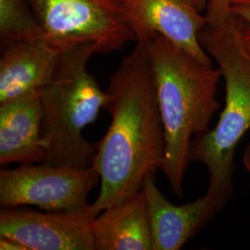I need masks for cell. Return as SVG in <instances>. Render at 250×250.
<instances>
[{"mask_svg": "<svg viewBox=\"0 0 250 250\" xmlns=\"http://www.w3.org/2000/svg\"><path fill=\"white\" fill-rule=\"evenodd\" d=\"M105 109L111 123L97 143L93 167L99 173V196L92 205L98 215L137 195L150 174L161 170L165 137L151 64L144 42L125 56L107 86Z\"/></svg>", "mask_w": 250, "mask_h": 250, "instance_id": "obj_1", "label": "cell"}, {"mask_svg": "<svg viewBox=\"0 0 250 250\" xmlns=\"http://www.w3.org/2000/svg\"><path fill=\"white\" fill-rule=\"evenodd\" d=\"M144 43L150 60L164 130L165 157L161 170L174 195L181 197L191 161L192 141L209 130V124L221 107L216 93L222 72L160 35Z\"/></svg>", "mask_w": 250, "mask_h": 250, "instance_id": "obj_2", "label": "cell"}, {"mask_svg": "<svg viewBox=\"0 0 250 250\" xmlns=\"http://www.w3.org/2000/svg\"><path fill=\"white\" fill-rule=\"evenodd\" d=\"M95 54L97 46L90 43L67 48L41 90L47 163L79 169L93 165L97 144L87 141L83 131L98 119L108 100L107 91L87 68Z\"/></svg>", "mask_w": 250, "mask_h": 250, "instance_id": "obj_3", "label": "cell"}, {"mask_svg": "<svg viewBox=\"0 0 250 250\" xmlns=\"http://www.w3.org/2000/svg\"><path fill=\"white\" fill-rule=\"evenodd\" d=\"M198 37L222 72L225 104L214 128L193 139L190 159L208 170L206 194L225 206L232 196L235 148L250 129V59L236 42L231 21L220 26L207 24Z\"/></svg>", "mask_w": 250, "mask_h": 250, "instance_id": "obj_4", "label": "cell"}, {"mask_svg": "<svg viewBox=\"0 0 250 250\" xmlns=\"http://www.w3.org/2000/svg\"><path fill=\"white\" fill-rule=\"evenodd\" d=\"M44 37L71 47L94 44L98 54L136 42L123 0H28Z\"/></svg>", "mask_w": 250, "mask_h": 250, "instance_id": "obj_5", "label": "cell"}, {"mask_svg": "<svg viewBox=\"0 0 250 250\" xmlns=\"http://www.w3.org/2000/svg\"><path fill=\"white\" fill-rule=\"evenodd\" d=\"M100 183L93 165L79 169L41 162L0 172L2 208L35 206L44 211L76 210L89 205L90 192Z\"/></svg>", "mask_w": 250, "mask_h": 250, "instance_id": "obj_6", "label": "cell"}, {"mask_svg": "<svg viewBox=\"0 0 250 250\" xmlns=\"http://www.w3.org/2000/svg\"><path fill=\"white\" fill-rule=\"evenodd\" d=\"M97 217L89 204L68 211L3 208L0 236L21 242L28 250H96L92 231Z\"/></svg>", "mask_w": 250, "mask_h": 250, "instance_id": "obj_7", "label": "cell"}, {"mask_svg": "<svg viewBox=\"0 0 250 250\" xmlns=\"http://www.w3.org/2000/svg\"><path fill=\"white\" fill-rule=\"evenodd\" d=\"M123 1L136 37L135 43L160 35L201 62L213 65L198 37L208 19L191 0Z\"/></svg>", "mask_w": 250, "mask_h": 250, "instance_id": "obj_8", "label": "cell"}, {"mask_svg": "<svg viewBox=\"0 0 250 250\" xmlns=\"http://www.w3.org/2000/svg\"><path fill=\"white\" fill-rule=\"evenodd\" d=\"M142 190L146 195L153 250H181L218 214L224 206L208 194L184 205L172 204L148 175Z\"/></svg>", "mask_w": 250, "mask_h": 250, "instance_id": "obj_9", "label": "cell"}, {"mask_svg": "<svg viewBox=\"0 0 250 250\" xmlns=\"http://www.w3.org/2000/svg\"><path fill=\"white\" fill-rule=\"evenodd\" d=\"M66 49L45 37L1 45L0 104L42 90Z\"/></svg>", "mask_w": 250, "mask_h": 250, "instance_id": "obj_10", "label": "cell"}, {"mask_svg": "<svg viewBox=\"0 0 250 250\" xmlns=\"http://www.w3.org/2000/svg\"><path fill=\"white\" fill-rule=\"evenodd\" d=\"M41 90L0 104V164L45 162Z\"/></svg>", "mask_w": 250, "mask_h": 250, "instance_id": "obj_11", "label": "cell"}, {"mask_svg": "<svg viewBox=\"0 0 250 250\" xmlns=\"http://www.w3.org/2000/svg\"><path fill=\"white\" fill-rule=\"evenodd\" d=\"M96 250H153L146 195L141 190L101 211L92 223Z\"/></svg>", "mask_w": 250, "mask_h": 250, "instance_id": "obj_12", "label": "cell"}, {"mask_svg": "<svg viewBox=\"0 0 250 250\" xmlns=\"http://www.w3.org/2000/svg\"><path fill=\"white\" fill-rule=\"evenodd\" d=\"M44 37L28 0H0V45Z\"/></svg>", "mask_w": 250, "mask_h": 250, "instance_id": "obj_13", "label": "cell"}, {"mask_svg": "<svg viewBox=\"0 0 250 250\" xmlns=\"http://www.w3.org/2000/svg\"><path fill=\"white\" fill-rule=\"evenodd\" d=\"M230 4L231 0H208L205 9L208 24L216 26L227 24L231 21Z\"/></svg>", "mask_w": 250, "mask_h": 250, "instance_id": "obj_14", "label": "cell"}, {"mask_svg": "<svg viewBox=\"0 0 250 250\" xmlns=\"http://www.w3.org/2000/svg\"><path fill=\"white\" fill-rule=\"evenodd\" d=\"M231 27L236 42L250 59V23L231 19Z\"/></svg>", "mask_w": 250, "mask_h": 250, "instance_id": "obj_15", "label": "cell"}, {"mask_svg": "<svg viewBox=\"0 0 250 250\" xmlns=\"http://www.w3.org/2000/svg\"><path fill=\"white\" fill-rule=\"evenodd\" d=\"M231 19L250 23V0H231Z\"/></svg>", "mask_w": 250, "mask_h": 250, "instance_id": "obj_16", "label": "cell"}, {"mask_svg": "<svg viewBox=\"0 0 250 250\" xmlns=\"http://www.w3.org/2000/svg\"><path fill=\"white\" fill-rule=\"evenodd\" d=\"M0 250H28L24 245L13 238L0 236Z\"/></svg>", "mask_w": 250, "mask_h": 250, "instance_id": "obj_17", "label": "cell"}, {"mask_svg": "<svg viewBox=\"0 0 250 250\" xmlns=\"http://www.w3.org/2000/svg\"><path fill=\"white\" fill-rule=\"evenodd\" d=\"M244 165L246 170H248V172L250 174V144L247 146L244 154Z\"/></svg>", "mask_w": 250, "mask_h": 250, "instance_id": "obj_18", "label": "cell"}, {"mask_svg": "<svg viewBox=\"0 0 250 250\" xmlns=\"http://www.w3.org/2000/svg\"><path fill=\"white\" fill-rule=\"evenodd\" d=\"M191 1L194 3V5L200 11H202L203 9H206L207 4H208V0H191Z\"/></svg>", "mask_w": 250, "mask_h": 250, "instance_id": "obj_19", "label": "cell"}]
</instances>
